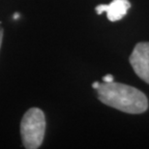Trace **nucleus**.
Instances as JSON below:
<instances>
[{"mask_svg":"<svg viewBox=\"0 0 149 149\" xmlns=\"http://www.w3.org/2000/svg\"><path fill=\"white\" fill-rule=\"evenodd\" d=\"M103 81L104 82H111V81H113V77L111 74H107V76L103 77Z\"/></svg>","mask_w":149,"mask_h":149,"instance_id":"39448f33","label":"nucleus"},{"mask_svg":"<svg viewBox=\"0 0 149 149\" xmlns=\"http://www.w3.org/2000/svg\"><path fill=\"white\" fill-rule=\"evenodd\" d=\"M19 13H16L14 15V17H13V19H19Z\"/></svg>","mask_w":149,"mask_h":149,"instance_id":"6e6552de","label":"nucleus"},{"mask_svg":"<svg viewBox=\"0 0 149 149\" xmlns=\"http://www.w3.org/2000/svg\"><path fill=\"white\" fill-rule=\"evenodd\" d=\"M99 85H100V83L98 82V81H95L93 84H92V87L95 88V89H97L98 87H99Z\"/></svg>","mask_w":149,"mask_h":149,"instance_id":"0eeeda50","label":"nucleus"},{"mask_svg":"<svg viewBox=\"0 0 149 149\" xmlns=\"http://www.w3.org/2000/svg\"><path fill=\"white\" fill-rule=\"evenodd\" d=\"M46 132V118L42 109L31 108L25 112L20 123L23 146L36 149L41 146Z\"/></svg>","mask_w":149,"mask_h":149,"instance_id":"f03ea898","label":"nucleus"},{"mask_svg":"<svg viewBox=\"0 0 149 149\" xmlns=\"http://www.w3.org/2000/svg\"><path fill=\"white\" fill-rule=\"evenodd\" d=\"M96 90L101 102L123 112L138 114L148 108L145 94L133 86L111 81L100 83Z\"/></svg>","mask_w":149,"mask_h":149,"instance_id":"f257e3e1","label":"nucleus"},{"mask_svg":"<svg viewBox=\"0 0 149 149\" xmlns=\"http://www.w3.org/2000/svg\"><path fill=\"white\" fill-rule=\"evenodd\" d=\"M2 38H3V28L0 26V49H1V44H2Z\"/></svg>","mask_w":149,"mask_h":149,"instance_id":"423d86ee","label":"nucleus"},{"mask_svg":"<svg viewBox=\"0 0 149 149\" xmlns=\"http://www.w3.org/2000/svg\"><path fill=\"white\" fill-rule=\"evenodd\" d=\"M131 7V3L128 0H112L108 5H98L96 12L101 15L104 12L107 13V17L111 22H117L126 16L128 9Z\"/></svg>","mask_w":149,"mask_h":149,"instance_id":"20e7f679","label":"nucleus"},{"mask_svg":"<svg viewBox=\"0 0 149 149\" xmlns=\"http://www.w3.org/2000/svg\"><path fill=\"white\" fill-rule=\"evenodd\" d=\"M130 63L139 77L149 84V43H139L130 56Z\"/></svg>","mask_w":149,"mask_h":149,"instance_id":"7ed1b4c3","label":"nucleus"}]
</instances>
